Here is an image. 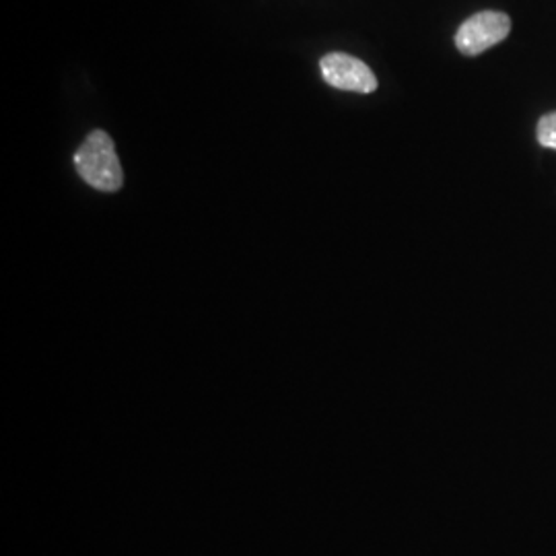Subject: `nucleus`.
Listing matches in <instances>:
<instances>
[{"label":"nucleus","instance_id":"20e7f679","mask_svg":"<svg viewBox=\"0 0 556 556\" xmlns=\"http://www.w3.org/2000/svg\"><path fill=\"white\" fill-rule=\"evenodd\" d=\"M536 139L544 149L556 151V112L544 114L538 122Z\"/></svg>","mask_w":556,"mask_h":556},{"label":"nucleus","instance_id":"f03ea898","mask_svg":"<svg viewBox=\"0 0 556 556\" xmlns=\"http://www.w3.org/2000/svg\"><path fill=\"white\" fill-rule=\"evenodd\" d=\"M509 31V15L498 11H480L459 25L456 31V48L464 56H478L505 40Z\"/></svg>","mask_w":556,"mask_h":556},{"label":"nucleus","instance_id":"7ed1b4c3","mask_svg":"<svg viewBox=\"0 0 556 556\" xmlns=\"http://www.w3.org/2000/svg\"><path fill=\"white\" fill-rule=\"evenodd\" d=\"M321 79L338 91L369 96L378 89L376 73L363 62L344 52H330L319 60Z\"/></svg>","mask_w":556,"mask_h":556},{"label":"nucleus","instance_id":"f257e3e1","mask_svg":"<svg viewBox=\"0 0 556 556\" xmlns=\"http://www.w3.org/2000/svg\"><path fill=\"white\" fill-rule=\"evenodd\" d=\"M73 163L80 179L100 192H118L124 184L116 144L105 130H91L77 149Z\"/></svg>","mask_w":556,"mask_h":556}]
</instances>
